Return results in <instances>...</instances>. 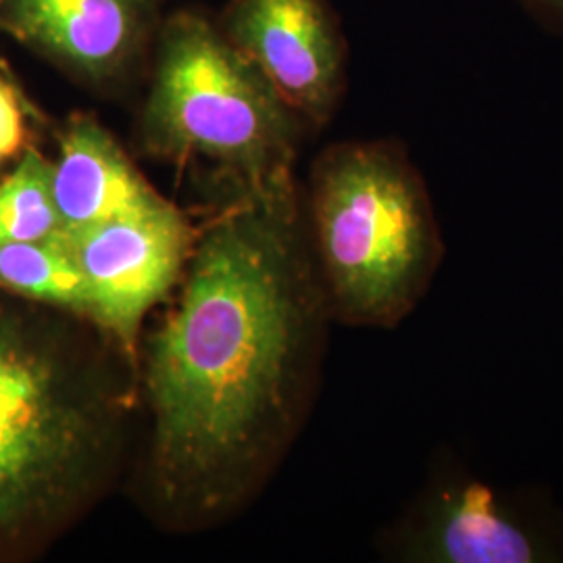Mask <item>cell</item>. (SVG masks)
<instances>
[{
	"label": "cell",
	"instance_id": "1",
	"mask_svg": "<svg viewBox=\"0 0 563 563\" xmlns=\"http://www.w3.org/2000/svg\"><path fill=\"white\" fill-rule=\"evenodd\" d=\"M181 278L144 355V488L159 522L197 530L257 495L313 399L332 318L299 188L225 205Z\"/></svg>",
	"mask_w": 563,
	"mask_h": 563
},
{
	"label": "cell",
	"instance_id": "2",
	"mask_svg": "<svg viewBox=\"0 0 563 563\" xmlns=\"http://www.w3.org/2000/svg\"><path fill=\"white\" fill-rule=\"evenodd\" d=\"M86 323L0 290V563L41 558L120 465L128 388Z\"/></svg>",
	"mask_w": 563,
	"mask_h": 563
},
{
	"label": "cell",
	"instance_id": "3",
	"mask_svg": "<svg viewBox=\"0 0 563 563\" xmlns=\"http://www.w3.org/2000/svg\"><path fill=\"white\" fill-rule=\"evenodd\" d=\"M302 209L334 322L397 328L416 311L446 249L430 190L401 142L328 146Z\"/></svg>",
	"mask_w": 563,
	"mask_h": 563
},
{
	"label": "cell",
	"instance_id": "4",
	"mask_svg": "<svg viewBox=\"0 0 563 563\" xmlns=\"http://www.w3.org/2000/svg\"><path fill=\"white\" fill-rule=\"evenodd\" d=\"M302 123L260 69L209 21L180 13L163 30L142 113L144 146L169 162L213 163L239 195L297 190Z\"/></svg>",
	"mask_w": 563,
	"mask_h": 563
},
{
	"label": "cell",
	"instance_id": "5",
	"mask_svg": "<svg viewBox=\"0 0 563 563\" xmlns=\"http://www.w3.org/2000/svg\"><path fill=\"white\" fill-rule=\"evenodd\" d=\"M411 563L563 562V518L553 507L484 483L443 462L388 539Z\"/></svg>",
	"mask_w": 563,
	"mask_h": 563
},
{
	"label": "cell",
	"instance_id": "6",
	"mask_svg": "<svg viewBox=\"0 0 563 563\" xmlns=\"http://www.w3.org/2000/svg\"><path fill=\"white\" fill-rule=\"evenodd\" d=\"M88 286L90 323L139 362L141 325L184 274L197 230L162 199L146 209L60 234Z\"/></svg>",
	"mask_w": 563,
	"mask_h": 563
},
{
	"label": "cell",
	"instance_id": "7",
	"mask_svg": "<svg viewBox=\"0 0 563 563\" xmlns=\"http://www.w3.org/2000/svg\"><path fill=\"white\" fill-rule=\"evenodd\" d=\"M225 38L305 128L328 125L346 81V44L328 0H234Z\"/></svg>",
	"mask_w": 563,
	"mask_h": 563
},
{
	"label": "cell",
	"instance_id": "8",
	"mask_svg": "<svg viewBox=\"0 0 563 563\" xmlns=\"http://www.w3.org/2000/svg\"><path fill=\"white\" fill-rule=\"evenodd\" d=\"M153 0H0V32L90 81L121 74L141 51Z\"/></svg>",
	"mask_w": 563,
	"mask_h": 563
},
{
	"label": "cell",
	"instance_id": "9",
	"mask_svg": "<svg viewBox=\"0 0 563 563\" xmlns=\"http://www.w3.org/2000/svg\"><path fill=\"white\" fill-rule=\"evenodd\" d=\"M53 192L63 232L134 213L163 199L90 115H74L60 130Z\"/></svg>",
	"mask_w": 563,
	"mask_h": 563
},
{
	"label": "cell",
	"instance_id": "10",
	"mask_svg": "<svg viewBox=\"0 0 563 563\" xmlns=\"http://www.w3.org/2000/svg\"><path fill=\"white\" fill-rule=\"evenodd\" d=\"M0 290L90 323L88 286L63 239L0 242Z\"/></svg>",
	"mask_w": 563,
	"mask_h": 563
},
{
	"label": "cell",
	"instance_id": "11",
	"mask_svg": "<svg viewBox=\"0 0 563 563\" xmlns=\"http://www.w3.org/2000/svg\"><path fill=\"white\" fill-rule=\"evenodd\" d=\"M60 234L53 162L27 146L0 178V242L53 241Z\"/></svg>",
	"mask_w": 563,
	"mask_h": 563
},
{
	"label": "cell",
	"instance_id": "12",
	"mask_svg": "<svg viewBox=\"0 0 563 563\" xmlns=\"http://www.w3.org/2000/svg\"><path fill=\"white\" fill-rule=\"evenodd\" d=\"M27 148V121L20 92L0 76V165L18 159Z\"/></svg>",
	"mask_w": 563,
	"mask_h": 563
},
{
	"label": "cell",
	"instance_id": "13",
	"mask_svg": "<svg viewBox=\"0 0 563 563\" xmlns=\"http://www.w3.org/2000/svg\"><path fill=\"white\" fill-rule=\"evenodd\" d=\"M544 32L563 38V0H516Z\"/></svg>",
	"mask_w": 563,
	"mask_h": 563
}]
</instances>
